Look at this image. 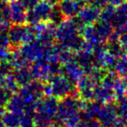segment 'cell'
<instances>
[{
    "mask_svg": "<svg viewBox=\"0 0 127 127\" xmlns=\"http://www.w3.org/2000/svg\"><path fill=\"white\" fill-rule=\"evenodd\" d=\"M11 74L19 86H24L30 84L33 80L32 73L30 66H23L20 68H17L12 71Z\"/></svg>",
    "mask_w": 127,
    "mask_h": 127,
    "instance_id": "18",
    "label": "cell"
},
{
    "mask_svg": "<svg viewBox=\"0 0 127 127\" xmlns=\"http://www.w3.org/2000/svg\"><path fill=\"white\" fill-rule=\"evenodd\" d=\"M8 61L11 64L13 70L17 69V68L23 67V66H30V64L22 56L19 50H15L13 51H10Z\"/></svg>",
    "mask_w": 127,
    "mask_h": 127,
    "instance_id": "22",
    "label": "cell"
},
{
    "mask_svg": "<svg viewBox=\"0 0 127 127\" xmlns=\"http://www.w3.org/2000/svg\"><path fill=\"white\" fill-rule=\"evenodd\" d=\"M3 85H4V86L6 87L9 91H10L13 94L18 92L19 87H20L18 85V84L17 83V81H16V79L14 78L13 75H12L11 73L7 75Z\"/></svg>",
    "mask_w": 127,
    "mask_h": 127,
    "instance_id": "28",
    "label": "cell"
},
{
    "mask_svg": "<svg viewBox=\"0 0 127 127\" xmlns=\"http://www.w3.org/2000/svg\"><path fill=\"white\" fill-rule=\"evenodd\" d=\"M10 42L13 47H18L36 39V35L31 25L15 24L11 25L8 31Z\"/></svg>",
    "mask_w": 127,
    "mask_h": 127,
    "instance_id": "4",
    "label": "cell"
},
{
    "mask_svg": "<svg viewBox=\"0 0 127 127\" xmlns=\"http://www.w3.org/2000/svg\"><path fill=\"white\" fill-rule=\"evenodd\" d=\"M8 5L11 23L15 24H24L26 23L27 9L20 0H10Z\"/></svg>",
    "mask_w": 127,
    "mask_h": 127,
    "instance_id": "9",
    "label": "cell"
},
{
    "mask_svg": "<svg viewBox=\"0 0 127 127\" xmlns=\"http://www.w3.org/2000/svg\"><path fill=\"white\" fill-rule=\"evenodd\" d=\"M99 33V37H101L102 41L104 43H106L107 40L111 37L114 31V27L111 23L103 22V21L98 20L95 24H94Z\"/></svg>",
    "mask_w": 127,
    "mask_h": 127,
    "instance_id": "19",
    "label": "cell"
},
{
    "mask_svg": "<svg viewBox=\"0 0 127 127\" xmlns=\"http://www.w3.org/2000/svg\"><path fill=\"white\" fill-rule=\"evenodd\" d=\"M114 71L119 77L125 78L127 81V55L118 58L114 66Z\"/></svg>",
    "mask_w": 127,
    "mask_h": 127,
    "instance_id": "26",
    "label": "cell"
},
{
    "mask_svg": "<svg viewBox=\"0 0 127 127\" xmlns=\"http://www.w3.org/2000/svg\"><path fill=\"white\" fill-rule=\"evenodd\" d=\"M86 127H102L100 123L97 119H92L87 121H85Z\"/></svg>",
    "mask_w": 127,
    "mask_h": 127,
    "instance_id": "35",
    "label": "cell"
},
{
    "mask_svg": "<svg viewBox=\"0 0 127 127\" xmlns=\"http://www.w3.org/2000/svg\"><path fill=\"white\" fill-rule=\"evenodd\" d=\"M20 1L26 7L27 10H29V9L33 8L40 0H20Z\"/></svg>",
    "mask_w": 127,
    "mask_h": 127,
    "instance_id": "34",
    "label": "cell"
},
{
    "mask_svg": "<svg viewBox=\"0 0 127 127\" xmlns=\"http://www.w3.org/2000/svg\"><path fill=\"white\" fill-rule=\"evenodd\" d=\"M103 104L98 100L83 101L81 109L80 111V118L82 121H87L89 119H96L100 112Z\"/></svg>",
    "mask_w": 127,
    "mask_h": 127,
    "instance_id": "11",
    "label": "cell"
},
{
    "mask_svg": "<svg viewBox=\"0 0 127 127\" xmlns=\"http://www.w3.org/2000/svg\"><path fill=\"white\" fill-rule=\"evenodd\" d=\"M19 127H35L34 122V116L23 113L21 115L20 126Z\"/></svg>",
    "mask_w": 127,
    "mask_h": 127,
    "instance_id": "30",
    "label": "cell"
},
{
    "mask_svg": "<svg viewBox=\"0 0 127 127\" xmlns=\"http://www.w3.org/2000/svg\"><path fill=\"white\" fill-rule=\"evenodd\" d=\"M74 60L81 66L86 74L89 72V71L94 66V53L79 51L74 53Z\"/></svg>",
    "mask_w": 127,
    "mask_h": 127,
    "instance_id": "16",
    "label": "cell"
},
{
    "mask_svg": "<svg viewBox=\"0 0 127 127\" xmlns=\"http://www.w3.org/2000/svg\"><path fill=\"white\" fill-rule=\"evenodd\" d=\"M44 1H47L49 3H50L51 4L55 5V4H57V3L59 2V0H44Z\"/></svg>",
    "mask_w": 127,
    "mask_h": 127,
    "instance_id": "38",
    "label": "cell"
},
{
    "mask_svg": "<svg viewBox=\"0 0 127 127\" xmlns=\"http://www.w3.org/2000/svg\"><path fill=\"white\" fill-rule=\"evenodd\" d=\"M80 34L84 38V40L90 43V44H92L93 45H94V46L105 44V43L102 41L101 37H99V33H98L94 24H86V25L82 28Z\"/></svg>",
    "mask_w": 127,
    "mask_h": 127,
    "instance_id": "15",
    "label": "cell"
},
{
    "mask_svg": "<svg viewBox=\"0 0 127 127\" xmlns=\"http://www.w3.org/2000/svg\"><path fill=\"white\" fill-rule=\"evenodd\" d=\"M101 8L94 3L84 4L77 17L84 24H94L99 19Z\"/></svg>",
    "mask_w": 127,
    "mask_h": 127,
    "instance_id": "8",
    "label": "cell"
},
{
    "mask_svg": "<svg viewBox=\"0 0 127 127\" xmlns=\"http://www.w3.org/2000/svg\"><path fill=\"white\" fill-rule=\"evenodd\" d=\"M82 104L83 101L79 98L77 94L67 96L62 99H60L55 115L56 122L62 126L67 119L80 112Z\"/></svg>",
    "mask_w": 127,
    "mask_h": 127,
    "instance_id": "2",
    "label": "cell"
},
{
    "mask_svg": "<svg viewBox=\"0 0 127 127\" xmlns=\"http://www.w3.org/2000/svg\"><path fill=\"white\" fill-rule=\"evenodd\" d=\"M113 92L115 99L127 95V81L125 78L119 77L113 86Z\"/></svg>",
    "mask_w": 127,
    "mask_h": 127,
    "instance_id": "24",
    "label": "cell"
},
{
    "mask_svg": "<svg viewBox=\"0 0 127 127\" xmlns=\"http://www.w3.org/2000/svg\"><path fill=\"white\" fill-rule=\"evenodd\" d=\"M77 127H86V124H85V121H81L80 122V124Z\"/></svg>",
    "mask_w": 127,
    "mask_h": 127,
    "instance_id": "42",
    "label": "cell"
},
{
    "mask_svg": "<svg viewBox=\"0 0 127 127\" xmlns=\"http://www.w3.org/2000/svg\"><path fill=\"white\" fill-rule=\"evenodd\" d=\"M44 127H62V126H61L60 124H58L57 122H55V123H50V124H49V125H47L46 126H44Z\"/></svg>",
    "mask_w": 127,
    "mask_h": 127,
    "instance_id": "37",
    "label": "cell"
},
{
    "mask_svg": "<svg viewBox=\"0 0 127 127\" xmlns=\"http://www.w3.org/2000/svg\"><path fill=\"white\" fill-rule=\"evenodd\" d=\"M20 47L19 51L29 63H33L44 58L45 47L36 39L28 44H22Z\"/></svg>",
    "mask_w": 127,
    "mask_h": 127,
    "instance_id": "6",
    "label": "cell"
},
{
    "mask_svg": "<svg viewBox=\"0 0 127 127\" xmlns=\"http://www.w3.org/2000/svg\"><path fill=\"white\" fill-rule=\"evenodd\" d=\"M0 127H5L4 126H3V123H2V121H0Z\"/></svg>",
    "mask_w": 127,
    "mask_h": 127,
    "instance_id": "43",
    "label": "cell"
},
{
    "mask_svg": "<svg viewBox=\"0 0 127 127\" xmlns=\"http://www.w3.org/2000/svg\"><path fill=\"white\" fill-rule=\"evenodd\" d=\"M126 1H127V0H126Z\"/></svg>",
    "mask_w": 127,
    "mask_h": 127,
    "instance_id": "44",
    "label": "cell"
},
{
    "mask_svg": "<svg viewBox=\"0 0 127 127\" xmlns=\"http://www.w3.org/2000/svg\"><path fill=\"white\" fill-rule=\"evenodd\" d=\"M10 54V51L9 50V47L0 45V62L8 59Z\"/></svg>",
    "mask_w": 127,
    "mask_h": 127,
    "instance_id": "32",
    "label": "cell"
},
{
    "mask_svg": "<svg viewBox=\"0 0 127 127\" xmlns=\"http://www.w3.org/2000/svg\"><path fill=\"white\" fill-rule=\"evenodd\" d=\"M5 4H6V3H5V0H0V10H1V9L3 8Z\"/></svg>",
    "mask_w": 127,
    "mask_h": 127,
    "instance_id": "41",
    "label": "cell"
},
{
    "mask_svg": "<svg viewBox=\"0 0 127 127\" xmlns=\"http://www.w3.org/2000/svg\"><path fill=\"white\" fill-rule=\"evenodd\" d=\"M112 24L119 35L127 32V1H124L117 7L116 17Z\"/></svg>",
    "mask_w": 127,
    "mask_h": 127,
    "instance_id": "13",
    "label": "cell"
},
{
    "mask_svg": "<svg viewBox=\"0 0 127 127\" xmlns=\"http://www.w3.org/2000/svg\"><path fill=\"white\" fill-rule=\"evenodd\" d=\"M94 99L101 102L102 104L113 101L115 99L113 90L101 84H98L94 88Z\"/></svg>",
    "mask_w": 127,
    "mask_h": 127,
    "instance_id": "17",
    "label": "cell"
},
{
    "mask_svg": "<svg viewBox=\"0 0 127 127\" xmlns=\"http://www.w3.org/2000/svg\"><path fill=\"white\" fill-rule=\"evenodd\" d=\"M119 41L120 42L121 45H122L123 49H124L125 52L127 55V32L126 33H122L119 35Z\"/></svg>",
    "mask_w": 127,
    "mask_h": 127,
    "instance_id": "33",
    "label": "cell"
},
{
    "mask_svg": "<svg viewBox=\"0 0 127 127\" xmlns=\"http://www.w3.org/2000/svg\"><path fill=\"white\" fill-rule=\"evenodd\" d=\"M7 110L10 112H15V113L20 114L22 115L24 112V109H25V103L23 100L18 94H13L10 98L9 103L5 106Z\"/></svg>",
    "mask_w": 127,
    "mask_h": 127,
    "instance_id": "20",
    "label": "cell"
},
{
    "mask_svg": "<svg viewBox=\"0 0 127 127\" xmlns=\"http://www.w3.org/2000/svg\"><path fill=\"white\" fill-rule=\"evenodd\" d=\"M84 4H88V3H92L94 2V0H80Z\"/></svg>",
    "mask_w": 127,
    "mask_h": 127,
    "instance_id": "39",
    "label": "cell"
},
{
    "mask_svg": "<svg viewBox=\"0 0 127 127\" xmlns=\"http://www.w3.org/2000/svg\"><path fill=\"white\" fill-rule=\"evenodd\" d=\"M62 74L65 75L73 83L76 84V82L80 78H82L86 73L81 66L74 58L62 65Z\"/></svg>",
    "mask_w": 127,
    "mask_h": 127,
    "instance_id": "14",
    "label": "cell"
},
{
    "mask_svg": "<svg viewBox=\"0 0 127 127\" xmlns=\"http://www.w3.org/2000/svg\"><path fill=\"white\" fill-rule=\"evenodd\" d=\"M117 119L116 105L113 101L104 104L97 117V119L100 123L102 127H112Z\"/></svg>",
    "mask_w": 127,
    "mask_h": 127,
    "instance_id": "7",
    "label": "cell"
},
{
    "mask_svg": "<svg viewBox=\"0 0 127 127\" xmlns=\"http://www.w3.org/2000/svg\"><path fill=\"white\" fill-rule=\"evenodd\" d=\"M115 105L118 117L127 122V95L116 99Z\"/></svg>",
    "mask_w": 127,
    "mask_h": 127,
    "instance_id": "25",
    "label": "cell"
},
{
    "mask_svg": "<svg viewBox=\"0 0 127 127\" xmlns=\"http://www.w3.org/2000/svg\"><path fill=\"white\" fill-rule=\"evenodd\" d=\"M30 71H31L33 79L48 82L51 77L49 64L44 59L33 62V64L30 67Z\"/></svg>",
    "mask_w": 127,
    "mask_h": 127,
    "instance_id": "12",
    "label": "cell"
},
{
    "mask_svg": "<svg viewBox=\"0 0 127 127\" xmlns=\"http://www.w3.org/2000/svg\"><path fill=\"white\" fill-rule=\"evenodd\" d=\"M3 113H4V107L0 106V119H1L2 116L3 115Z\"/></svg>",
    "mask_w": 127,
    "mask_h": 127,
    "instance_id": "40",
    "label": "cell"
},
{
    "mask_svg": "<svg viewBox=\"0 0 127 127\" xmlns=\"http://www.w3.org/2000/svg\"><path fill=\"white\" fill-rule=\"evenodd\" d=\"M117 13V7L112 4H105L100 10L99 20L112 24Z\"/></svg>",
    "mask_w": 127,
    "mask_h": 127,
    "instance_id": "21",
    "label": "cell"
},
{
    "mask_svg": "<svg viewBox=\"0 0 127 127\" xmlns=\"http://www.w3.org/2000/svg\"><path fill=\"white\" fill-rule=\"evenodd\" d=\"M65 19L64 16L62 15V11L61 10L59 9L58 5L57 4H55L53 6V9H52V11L50 13V17H49V21H50L53 24H55V25H58L61 22Z\"/></svg>",
    "mask_w": 127,
    "mask_h": 127,
    "instance_id": "27",
    "label": "cell"
},
{
    "mask_svg": "<svg viewBox=\"0 0 127 127\" xmlns=\"http://www.w3.org/2000/svg\"><path fill=\"white\" fill-rule=\"evenodd\" d=\"M57 5L65 18H72L78 16L84 3L80 0H59Z\"/></svg>",
    "mask_w": 127,
    "mask_h": 127,
    "instance_id": "10",
    "label": "cell"
},
{
    "mask_svg": "<svg viewBox=\"0 0 127 127\" xmlns=\"http://www.w3.org/2000/svg\"><path fill=\"white\" fill-rule=\"evenodd\" d=\"M12 95L13 93L9 91L4 85H0V106H6Z\"/></svg>",
    "mask_w": 127,
    "mask_h": 127,
    "instance_id": "29",
    "label": "cell"
},
{
    "mask_svg": "<svg viewBox=\"0 0 127 127\" xmlns=\"http://www.w3.org/2000/svg\"><path fill=\"white\" fill-rule=\"evenodd\" d=\"M59 99L54 96H43L36 102L34 122L35 127H44L55 119Z\"/></svg>",
    "mask_w": 127,
    "mask_h": 127,
    "instance_id": "1",
    "label": "cell"
},
{
    "mask_svg": "<svg viewBox=\"0 0 127 127\" xmlns=\"http://www.w3.org/2000/svg\"><path fill=\"white\" fill-rule=\"evenodd\" d=\"M48 82L50 85L52 96L59 100L67 96L77 94L75 84L63 74L53 75Z\"/></svg>",
    "mask_w": 127,
    "mask_h": 127,
    "instance_id": "3",
    "label": "cell"
},
{
    "mask_svg": "<svg viewBox=\"0 0 127 127\" xmlns=\"http://www.w3.org/2000/svg\"><path fill=\"white\" fill-rule=\"evenodd\" d=\"M6 77H7V74L2 72V71H0V85H3V82H4L5 78H6Z\"/></svg>",
    "mask_w": 127,
    "mask_h": 127,
    "instance_id": "36",
    "label": "cell"
},
{
    "mask_svg": "<svg viewBox=\"0 0 127 127\" xmlns=\"http://www.w3.org/2000/svg\"><path fill=\"white\" fill-rule=\"evenodd\" d=\"M53 6L47 1H39L33 8L27 10L26 23L29 25H35L38 23L49 21Z\"/></svg>",
    "mask_w": 127,
    "mask_h": 127,
    "instance_id": "5",
    "label": "cell"
},
{
    "mask_svg": "<svg viewBox=\"0 0 127 127\" xmlns=\"http://www.w3.org/2000/svg\"><path fill=\"white\" fill-rule=\"evenodd\" d=\"M21 115L9 111L4 112L1 118V121L5 127H19L20 126Z\"/></svg>",
    "mask_w": 127,
    "mask_h": 127,
    "instance_id": "23",
    "label": "cell"
},
{
    "mask_svg": "<svg viewBox=\"0 0 127 127\" xmlns=\"http://www.w3.org/2000/svg\"><path fill=\"white\" fill-rule=\"evenodd\" d=\"M10 44V37H9L8 32H3L0 31V45L9 47Z\"/></svg>",
    "mask_w": 127,
    "mask_h": 127,
    "instance_id": "31",
    "label": "cell"
}]
</instances>
